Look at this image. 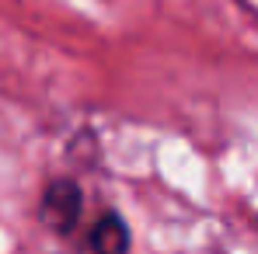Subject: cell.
<instances>
[{
    "label": "cell",
    "instance_id": "7a4b0ae2",
    "mask_svg": "<svg viewBox=\"0 0 258 254\" xmlns=\"http://www.w3.org/2000/svg\"><path fill=\"white\" fill-rule=\"evenodd\" d=\"M91 247H94V254H126L129 251L126 223L115 212H105L91 230Z\"/></svg>",
    "mask_w": 258,
    "mask_h": 254
},
{
    "label": "cell",
    "instance_id": "6da1fadb",
    "mask_svg": "<svg viewBox=\"0 0 258 254\" xmlns=\"http://www.w3.org/2000/svg\"><path fill=\"white\" fill-rule=\"evenodd\" d=\"M81 212H84V192H81L77 181L59 178V181H52V185L45 188L42 206H39V216H42V223L49 226V230H56V233H70V230L77 226Z\"/></svg>",
    "mask_w": 258,
    "mask_h": 254
}]
</instances>
